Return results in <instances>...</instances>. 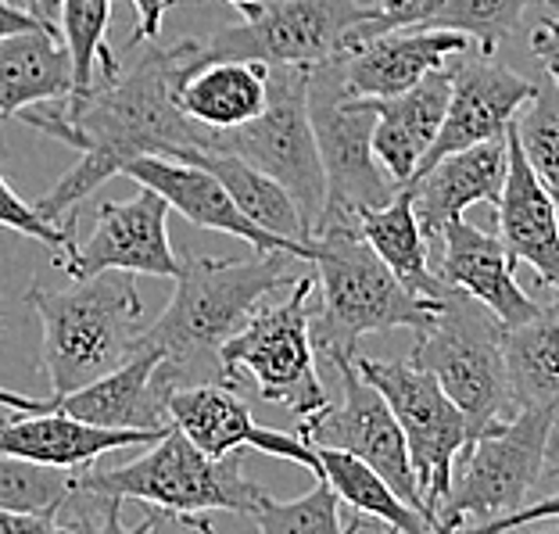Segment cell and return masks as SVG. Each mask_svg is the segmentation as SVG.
<instances>
[{
  "mask_svg": "<svg viewBox=\"0 0 559 534\" xmlns=\"http://www.w3.org/2000/svg\"><path fill=\"white\" fill-rule=\"evenodd\" d=\"M187 40L147 47L130 72L97 80L86 94L58 100V108L22 111V122L80 151V162L36 201L47 223L72 230V212L111 176L144 155L180 158L190 147H205L209 130L180 111V86L190 80Z\"/></svg>",
  "mask_w": 559,
  "mask_h": 534,
  "instance_id": "1",
  "label": "cell"
},
{
  "mask_svg": "<svg viewBox=\"0 0 559 534\" xmlns=\"http://www.w3.org/2000/svg\"><path fill=\"white\" fill-rule=\"evenodd\" d=\"M295 262L301 259L287 251H255L248 259H180L169 305L144 330V341L165 355L162 377L173 388L226 384L219 366L223 345L259 312L262 298L295 280L290 276Z\"/></svg>",
  "mask_w": 559,
  "mask_h": 534,
  "instance_id": "2",
  "label": "cell"
},
{
  "mask_svg": "<svg viewBox=\"0 0 559 534\" xmlns=\"http://www.w3.org/2000/svg\"><path fill=\"white\" fill-rule=\"evenodd\" d=\"M309 262L320 284V309L312 312V345L326 359H359L362 337L388 330H427L438 305L416 298L366 245L355 215L323 226L309 240Z\"/></svg>",
  "mask_w": 559,
  "mask_h": 534,
  "instance_id": "3",
  "label": "cell"
},
{
  "mask_svg": "<svg viewBox=\"0 0 559 534\" xmlns=\"http://www.w3.org/2000/svg\"><path fill=\"white\" fill-rule=\"evenodd\" d=\"M25 298L44 327V366L55 402L119 370L147 330L133 273L108 270L61 290L33 284Z\"/></svg>",
  "mask_w": 559,
  "mask_h": 534,
  "instance_id": "4",
  "label": "cell"
},
{
  "mask_svg": "<svg viewBox=\"0 0 559 534\" xmlns=\"http://www.w3.org/2000/svg\"><path fill=\"white\" fill-rule=\"evenodd\" d=\"M435 305V323L416 334L409 363L427 370L444 395L460 405L469 438L477 441L485 430L516 413L506 366V323L488 305L449 284Z\"/></svg>",
  "mask_w": 559,
  "mask_h": 534,
  "instance_id": "5",
  "label": "cell"
},
{
  "mask_svg": "<svg viewBox=\"0 0 559 534\" xmlns=\"http://www.w3.org/2000/svg\"><path fill=\"white\" fill-rule=\"evenodd\" d=\"M75 488L105 495V499L144 502L151 510L173 513H209L226 510L251 517L262 499V488L245 474V455H209L190 441L180 427L147 444L144 455L122 466H86L72 474Z\"/></svg>",
  "mask_w": 559,
  "mask_h": 534,
  "instance_id": "6",
  "label": "cell"
},
{
  "mask_svg": "<svg viewBox=\"0 0 559 534\" xmlns=\"http://www.w3.org/2000/svg\"><path fill=\"white\" fill-rule=\"evenodd\" d=\"M312 295L316 270L309 262V273L290 280L284 298L259 309L219 352L226 384L240 388V377H248L262 402L284 405L298 424L330 405L316 370Z\"/></svg>",
  "mask_w": 559,
  "mask_h": 534,
  "instance_id": "7",
  "label": "cell"
},
{
  "mask_svg": "<svg viewBox=\"0 0 559 534\" xmlns=\"http://www.w3.org/2000/svg\"><path fill=\"white\" fill-rule=\"evenodd\" d=\"M377 15L366 0H265L259 15L223 25L209 40H187L190 75L215 61H259V66L316 69L345 55L352 33Z\"/></svg>",
  "mask_w": 559,
  "mask_h": 534,
  "instance_id": "8",
  "label": "cell"
},
{
  "mask_svg": "<svg viewBox=\"0 0 559 534\" xmlns=\"http://www.w3.org/2000/svg\"><path fill=\"white\" fill-rule=\"evenodd\" d=\"M309 119L326 176V205L312 237L323 226L362 209H384L399 194L373 151L377 100L352 97L341 75V55L309 69Z\"/></svg>",
  "mask_w": 559,
  "mask_h": 534,
  "instance_id": "9",
  "label": "cell"
},
{
  "mask_svg": "<svg viewBox=\"0 0 559 534\" xmlns=\"http://www.w3.org/2000/svg\"><path fill=\"white\" fill-rule=\"evenodd\" d=\"M556 419V410H516L469 444L449 499L438 510L435 534H455L466 527L469 517H480L485 524V520L524 510L527 495L542 485V474L549 466Z\"/></svg>",
  "mask_w": 559,
  "mask_h": 534,
  "instance_id": "10",
  "label": "cell"
},
{
  "mask_svg": "<svg viewBox=\"0 0 559 534\" xmlns=\"http://www.w3.org/2000/svg\"><path fill=\"white\" fill-rule=\"evenodd\" d=\"M205 151H226L273 176L298 201L309 234L316 230L326 205V176L309 119V69H270V105L262 116L237 130L209 133Z\"/></svg>",
  "mask_w": 559,
  "mask_h": 534,
  "instance_id": "11",
  "label": "cell"
},
{
  "mask_svg": "<svg viewBox=\"0 0 559 534\" xmlns=\"http://www.w3.org/2000/svg\"><path fill=\"white\" fill-rule=\"evenodd\" d=\"M359 373L384 395V402L395 413L405 444H409V460L416 470L419 491H424L427 513L435 517L438 531V510L449 499L455 480V460L469 449V424L463 410L441 391V384L416 363H388L359 355L355 359Z\"/></svg>",
  "mask_w": 559,
  "mask_h": 534,
  "instance_id": "12",
  "label": "cell"
},
{
  "mask_svg": "<svg viewBox=\"0 0 559 534\" xmlns=\"http://www.w3.org/2000/svg\"><path fill=\"white\" fill-rule=\"evenodd\" d=\"M341 380V399L330 402L323 413L312 419H301L298 435L316 444V449H337L348 452L366 466H373L380 477L395 488L416 513L427 517V524L435 527V517L427 513L424 491H419L416 470L409 460V444L399 427L395 413L384 402V395L359 373L355 359H330Z\"/></svg>",
  "mask_w": 559,
  "mask_h": 534,
  "instance_id": "13",
  "label": "cell"
},
{
  "mask_svg": "<svg viewBox=\"0 0 559 534\" xmlns=\"http://www.w3.org/2000/svg\"><path fill=\"white\" fill-rule=\"evenodd\" d=\"M169 201L147 187L130 201H100L94 234L61 256V270L69 280H91L108 270L176 280L180 259L169 245Z\"/></svg>",
  "mask_w": 559,
  "mask_h": 534,
  "instance_id": "14",
  "label": "cell"
},
{
  "mask_svg": "<svg viewBox=\"0 0 559 534\" xmlns=\"http://www.w3.org/2000/svg\"><path fill=\"white\" fill-rule=\"evenodd\" d=\"M449 69H452L449 111H444L441 133L435 137L424 162H419L416 176H424L444 155H455V151H466L474 144H488V140H502L516 122L520 108L535 94V80L499 66V61H491V55H480V50L452 58Z\"/></svg>",
  "mask_w": 559,
  "mask_h": 534,
  "instance_id": "15",
  "label": "cell"
},
{
  "mask_svg": "<svg viewBox=\"0 0 559 534\" xmlns=\"http://www.w3.org/2000/svg\"><path fill=\"white\" fill-rule=\"evenodd\" d=\"M169 416L173 427L209 455H230L237 449H251L262 455H276V460L298 463L312 470V477H323V460L301 435H284L259 424L251 416L248 402L237 395V388L226 384H190L176 388L169 395Z\"/></svg>",
  "mask_w": 559,
  "mask_h": 534,
  "instance_id": "16",
  "label": "cell"
},
{
  "mask_svg": "<svg viewBox=\"0 0 559 534\" xmlns=\"http://www.w3.org/2000/svg\"><path fill=\"white\" fill-rule=\"evenodd\" d=\"M122 176L162 194L169 201V209H176L187 223L201 226V230H215V234L248 240L251 251H287V256L309 262V248L290 245V240L276 237V234H265L262 226H255L237 209V201L226 194V187L215 180L209 169H201V165L162 158V155H144L133 165H126Z\"/></svg>",
  "mask_w": 559,
  "mask_h": 534,
  "instance_id": "17",
  "label": "cell"
},
{
  "mask_svg": "<svg viewBox=\"0 0 559 534\" xmlns=\"http://www.w3.org/2000/svg\"><path fill=\"white\" fill-rule=\"evenodd\" d=\"M480 50L477 40L452 29H402L373 36L359 47L341 55V75L352 97L388 100L416 83H424L430 72L449 66L452 58Z\"/></svg>",
  "mask_w": 559,
  "mask_h": 534,
  "instance_id": "18",
  "label": "cell"
},
{
  "mask_svg": "<svg viewBox=\"0 0 559 534\" xmlns=\"http://www.w3.org/2000/svg\"><path fill=\"white\" fill-rule=\"evenodd\" d=\"M513 259L499 234H488L466 219H452L438 240V276L449 287L466 290L469 298L499 316L506 330L535 320L542 301H535L513 276Z\"/></svg>",
  "mask_w": 559,
  "mask_h": 534,
  "instance_id": "19",
  "label": "cell"
},
{
  "mask_svg": "<svg viewBox=\"0 0 559 534\" xmlns=\"http://www.w3.org/2000/svg\"><path fill=\"white\" fill-rule=\"evenodd\" d=\"M162 348L140 337V348L119 370L80 388L75 395L61 399L58 410L75 419L116 430H169V395L173 384L162 377Z\"/></svg>",
  "mask_w": 559,
  "mask_h": 534,
  "instance_id": "20",
  "label": "cell"
},
{
  "mask_svg": "<svg viewBox=\"0 0 559 534\" xmlns=\"http://www.w3.org/2000/svg\"><path fill=\"white\" fill-rule=\"evenodd\" d=\"M162 435L165 430L97 427V424H86V419L61 413L55 405V410H47V413H15V416L0 419V452L80 474V470L94 466L105 452L155 444Z\"/></svg>",
  "mask_w": 559,
  "mask_h": 534,
  "instance_id": "21",
  "label": "cell"
},
{
  "mask_svg": "<svg viewBox=\"0 0 559 534\" xmlns=\"http://www.w3.org/2000/svg\"><path fill=\"white\" fill-rule=\"evenodd\" d=\"M506 173H510V147H506L502 137L444 155L424 176H416L409 187L416 194V215L427 245H438L444 226L452 219H463L469 205L499 209Z\"/></svg>",
  "mask_w": 559,
  "mask_h": 534,
  "instance_id": "22",
  "label": "cell"
},
{
  "mask_svg": "<svg viewBox=\"0 0 559 534\" xmlns=\"http://www.w3.org/2000/svg\"><path fill=\"white\" fill-rule=\"evenodd\" d=\"M510 147V173H506L502 201H499V240L510 251L513 265L527 262L538 273L542 287L559 295V223H556V198L545 187L531 162L524 158V147L513 133H506Z\"/></svg>",
  "mask_w": 559,
  "mask_h": 534,
  "instance_id": "23",
  "label": "cell"
},
{
  "mask_svg": "<svg viewBox=\"0 0 559 534\" xmlns=\"http://www.w3.org/2000/svg\"><path fill=\"white\" fill-rule=\"evenodd\" d=\"M452 97V69L444 66L430 72L424 83L399 97L377 100V130H373V151L384 173L395 180V187H405L416 176L419 162L441 133L444 111Z\"/></svg>",
  "mask_w": 559,
  "mask_h": 534,
  "instance_id": "24",
  "label": "cell"
},
{
  "mask_svg": "<svg viewBox=\"0 0 559 534\" xmlns=\"http://www.w3.org/2000/svg\"><path fill=\"white\" fill-rule=\"evenodd\" d=\"M72 58L55 29H33L0 40V119L22 116L33 105L72 97Z\"/></svg>",
  "mask_w": 559,
  "mask_h": 534,
  "instance_id": "25",
  "label": "cell"
},
{
  "mask_svg": "<svg viewBox=\"0 0 559 534\" xmlns=\"http://www.w3.org/2000/svg\"><path fill=\"white\" fill-rule=\"evenodd\" d=\"M270 105V66L259 61H215L180 86V111L209 133L237 130L259 119Z\"/></svg>",
  "mask_w": 559,
  "mask_h": 534,
  "instance_id": "26",
  "label": "cell"
},
{
  "mask_svg": "<svg viewBox=\"0 0 559 534\" xmlns=\"http://www.w3.org/2000/svg\"><path fill=\"white\" fill-rule=\"evenodd\" d=\"M362 240L370 245L380 262L402 280V287L416 298L435 301L444 290V280L430 265V245L424 237L416 215V194L413 187H399V194L388 201L384 209H362L355 212Z\"/></svg>",
  "mask_w": 559,
  "mask_h": 534,
  "instance_id": "27",
  "label": "cell"
},
{
  "mask_svg": "<svg viewBox=\"0 0 559 534\" xmlns=\"http://www.w3.org/2000/svg\"><path fill=\"white\" fill-rule=\"evenodd\" d=\"M176 162H190L209 169L215 180L226 187V194L237 201V209L248 215L251 223L262 226L265 234H276L290 240V245L309 248V226L301 219L298 201L280 187L273 176H265L255 165H248L245 158L226 155V151H205V147H190Z\"/></svg>",
  "mask_w": 559,
  "mask_h": 534,
  "instance_id": "28",
  "label": "cell"
},
{
  "mask_svg": "<svg viewBox=\"0 0 559 534\" xmlns=\"http://www.w3.org/2000/svg\"><path fill=\"white\" fill-rule=\"evenodd\" d=\"M549 290V287H545ZM506 366L516 410L559 413V295L549 290L535 320L506 330Z\"/></svg>",
  "mask_w": 559,
  "mask_h": 534,
  "instance_id": "29",
  "label": "cell"
},
{
  "mask_svg": "<svg viewBox=\"0 0 559 534\" xmlns=\"http://www.w3.org/2000/svg\"><path fill=\"white\" fill-rule=\"evenodd\" d=\"M316 452H320V460H323V477L330 480V488H334L337 499L352 506L359 517L380 520V524L395 534H435V527L427 524V517L416 513L373 466H366L362 460H355V455L337 452V449H316Z\"/></svg>",
  "mask_w": 559,
  "mask_h": 534,
  "instance_id": "30",
  "label": "cell"
},
{
  "mask_svg": "<svg viewBox=\"0 0 559 534\" xmlns=\"http://www.w3.org/2000/svg\"><path fill=\"white\" fill-rule=\"evenodd\" d=\"M58 29L72 58V94H86L97 80H116L119 61L108 47L111 0H61Z\"/></svg>",
  "mask_w": 559,
  "mask_h": 534,
  "instance_id": "31",
  "label": "cell"
},
{
  "mask_svg": "<svg viewBox=\"0 0 559 534\" xmlns=\"http://www.w3.org/2000/svg\"><path fill=\"white\" fill-rule=\"evenodd\" d=\"M337 491L330 488L326 477H316V485L298 495V499H273V495L262 491V499L255 506V520L259 534H359V520L345 524V513H341Z\"/></svg>",
  "mask_w": 559,
  "mask_h": 534,
  "instance_id": "32",
  "label": "cell"
},
{
  "mask_svg": "<svg viewBox=\"0 0 559 534\" xmlns=\"http://www.w3.org/2000/svg\"><path fill=\"white\" fill-rule=\"evenodd\" d=\"M72 474L0 452V510L58 517L72 495Z\"/></svg>",
  "mask_w": 559,
  "mask_h": 534,
  "instance_id": "33",
  "label": "cell"
},
{
  "mask_svg": "<svg viewBox=\"0 0 559 534\" xmlns=\"http://www.w3.org/2000/svg\"><path fill=\"white\" fill-rule=\"evenodd\" d=\"M513 133L535 176L552 194H559V91L549 75L535 83V94L520 108Z\"/></svg>",
  "mask_w": 559,
  "mask_h": 534,
  "instance_id": "34",
  "label": "cell"
},
{
  "mask_svg": "<svg viewBox=\"0 0 559 534\" xmlns=\"http://www.w3.org/2000/svg\"><path fill=\"white\" fill-rule=\"evenodd\" d=\"M524 8L527 0H449L430 29L466 33L469 40H477L480 55H495L499 44L520 29Z\"/></svg>",
  "mask_w": 559,
  "mask_h": 534,
  "instance_id": "35",
  "label": "cell"
},
{
  "mask_svg": "<svg viewBox=\"0 0 559 534\" xmlns=\"http://www.w3.org/2000/svg\"><path fill=\"white\" fill-rule=\"evenodd\" d=\"M444 4H449V0H377V4H373L377 15L370 22H362L359 29L352 33L348 50L366 44V40H373V36H384V33L430 29Z\"/></svg>",
  "mask_w": 559,
  "mask_h": 534,
  "instance_id": "36",
  "label": "cell"
},
{
  "mask_svg": "<svg viewBox=\"0 0 559 534\" xmlns=\"http://www.w3.org/2000/svg\"><path fill=\"white\" fill-rule=\"evenodd\" d=\"M61 510H72V517L61 524V534H147V520L136 527L122 524V517H119L122 499H105V495L72 488L69 502L61 506Z\"/></svg>",
  "mask_w": 559,
  "mask_h": 534,
  "instance_id": "37",
  "label": "cell"
},
{
  "mask_svg": "<svg viewBox=\"0 0 559 534\" xmlns=\"http://www.w3.org/2000/svg\"><path fill=\"white\" fill-rule=\"evenodd\" d=\"M0 226H4V230L22 234V237L40 240V245L61 248V251H69L75 245L72 230H61V226L47 223L33 205H25L22 194H15V187H11L4 176H0Z\"/></svg>",
  "mask_w": 559,
  "mask_h": 534,
  "instance_id": "38",
  "label": "cell"
},
{
  "mask_svg": "<svg viewBox=\"0 0 559 534\" xmlns=\"http://www.w3.org/2000/svg\"><path fill=\"white\" fill-rule=\"evenodd\" d=\"M549 520H559V491L545 495V499H538V502H527L524 510H516V513L485 520V524H477V527H460L455 534H510V531L527 527V524H549Z\"/></svg>",
  "mask_w": 559,
  "mask_h": 534,
  "instance_id": "39",
  "label": "cell"
},
{
  "mask_svg": "<svg viewBox=\"0 0 559 534\" xmlns=\"http://www.w3.org/2000/svg\"><path fill=\"white\" fill-rule=\"evenodd\" d=\"M147 534H215L201 513H173V510H151Z\"/></svg>",
  "mask_w": 559,
  "mask_h": 534,
  "instance_id": "40",
  "label": "cell"
},
{
  "mask_svg": "<svg viewBox=\"0 0 559 534\" xmlns=\"http://www.w3.org/2000/svg\"><path fill=\"white\" fill-rule=\"evenodd\" d=\"M176 0H133L136 8V29L130 36V44H144V40H158L165 11H169Z\"/></svg>",
  "mask_w": 559,
  "mask_h": 534,
  "instance_id": "41",
  "label": "cell"
},
{
  "mask_svg": "<svg viewBox=\"0 0 559 534\" xmlns=\"http://www.w3.org/2000/svg\"><path fill=\"white\" fill-rule=\"evenodd\" d=\"M0 534H61L58 517L0 510Z\"/></svg>",
  "mask_w": 559,
  "mask_h": 534,
  "instance_id": "42",
  "label": "cell"
},
{
  "mask_svg": "<svg viewBox=\"0 0 559 534\" xmlns=\"http://www.w3.org/2000/svg\"><path fill=\"white\" fill-rule=\"evenodd\" d=\"M33 29H55V25L40 22L29 8H19V4H8V0H0V40H8V36H19V33H33ZM55 33H61V29H55Z\"/></svg>",
  "mask_w": 559,
  "mask_h": 534,
  "instance_id": "43",
  "label": "cell"
},
{
  "mask_svg": "<svg viewBox=\"0 0 559 534\" xmlns=\"http://www.w3.org/2000/svg\"><path fill=\"white\" fill-rule=\"evenodd\" d=\"M55 399L44 402V399H29V395H19V391H8L0 388V410H11V413H47L55 410Z\"/></svg>",
  "mask_w": 559,
  "mask_h": 534,
  "instance_id": "44",
  "label": "cell"
},
{
  "mask_svg": "<svg viewBox=\"0 0 559 534\" xmlns=\"http://www.w3.org/2000/svg\"><path fill=\"white\" fill-rule=\"evenodd\" d=\"M531 47H556L559 50V19H549L531 36Z\"/></svg>",
  "mask_w": 559,
  "mask_h": 534,
  "instance_id": "45",
  "label": "cell"
},
{
  "mask_svg": "<svg viewBox=\"0 0 559 534\" xmlns=\"http://www.w3.org/2000/svg\"><path fill=\"white\" fill-rule=\"evenodd\" d=\"M535 55L542 61L545 75H549V80L556 83V91H559V50L556 47H535Z\"/></svg>",
  "mask_w": 559,
  "mask_h": 534,
  "instance_id": "46",
  "label": "cell"
},
{
  "mask_svg": "<svg viewBox=\"0 0 559 534\" xmlns=\"http://www.w3.org/2000/svg\"><path fill=\"white\" fill-rule=\"evenodd\" d=\"M58 8H61V0H29V11L40 22H47V25H55L58 29Z\"/></svg>",
  "mask_w": 559,
  "mask_h": 534,
  "instance_id": "47",
  "label": "cell"
},
{
  "mask_svg": "<svg viewBox=\"0 0 559 534\" xmlns=\"http://www.w3.org/2000/svg\"><path fill=\"white\" fill-rule=\"evenodd\" d=\"M226 4H234L240 15L245 19H251V15H259V8L265 4V0H226Z\"/></svg>",
  "mask_w": 559,
  "mask_h": 534,
  "instance_id": "48",
  "label": "cell"
},
{
  "mask_svg": "<svg viewBox=\"0 0 559 534\" xmlns=\"http://www.w3.org/2000/svg\"><path fill=\"white\" fill-rule=\"evenodd\" d=\"M538 534H559V524H552V527H542Z\"/></svg>",
  "mask_w": 559,
  "mask_h": 534,
  "instance_id": "49",
  "label": "cell"
},
{
  "mask_svg": "<svg viewBox=\"0 0 559 534\" xmlns=\"http://www.w3.org/2000/svg\"><path fill=\"white\" fill-rule=\"evenodd\" d=\"M556 198V223H559V194H552Z\"/></svg>",
  "mask_w": 559,
  "mask_h": 534,
  "instance_id": "50",
  "label": "cell"
},
{
  "mask_svg": "<svg viewBox=\"0 0 559 534\" xmlns=\"http://www.w3.org/2000/svg\"><path fill=\"white\" fill-rule=\"evenodd\" d=\"M549 4H559V0H549Z\"/></svg>",
  "mask_w": 559,
  "mask_h": 534,
  "instance_id": "51",
  "label": "cell"
}]
</instances>
